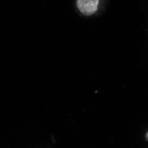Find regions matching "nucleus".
Segmentation results:
<instances>
[{
  "label": "nucleus",
  "instance_id": "1",
  "mask_svg": "<svg viewBox=\"0 0 148 148\" xmlns=\"http://www.w3.org/2000/svg\"><path fill=\"white\" fill-rule=\"evenodd\" d=\"M99 0H77L76 4L79 11L86 16L92 15L98 10Z\"/></svg>",
  "mask_w": 148,
  "mask_h": 148
}]
</instances>
